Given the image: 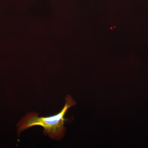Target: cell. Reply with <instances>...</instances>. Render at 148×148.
<instances>
[{"label":"cell","mask_w":148,"mask_h":148,"mask_svg":"<svg viewBox=\"0 0 148 148\" xmlns=\"http://www.w3.org/2000/svg\"><path fill=\"white\" fill-rule=\"evenodd\" d=\"M65 104L60 112L50 116L39 117L36 112L27 113L22 118L17 125L18 133L33 126L39 125L44 128V134L48 135L51 139L59 140L64 136L66 131L64 123L68 119L64 118L68 109L76 105L75 101L70 95L65 98Z\"/></svg>","instance_id":"1"}]
</instances>
